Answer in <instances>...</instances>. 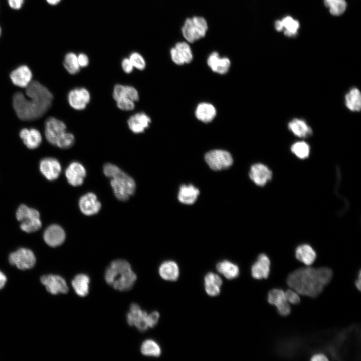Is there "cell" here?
<instances>
[{
  "mask_svg": "<svg viewBox=\"0 0 361 361\" xmlns=\"http://www.w3.org/2000/svg\"><path fill=\"white\" fill-rule=\"evenodd\" d=\"M324 4L329 9L330 13L335 16L343 14L347 6L345 0H324Z\"/></svg>",
  "mask_w": 361,
  "mask_h": 361,
  "instance_id": "39",
  "label": "cell"
},
{
  "mask_svg": "<svg viewBox=\"0 0 361 361\" xmlns=\"http://www.w3.org/2000/svg\"><path fill=\"white\" fill-rule=\"evenodd\" d=\"M360 275H361V273H360V271H359V273H358V279H357L355 281V285L357 289L359 291H360V286H361V283H360V282H361L360 277H361V276H360Z\"/></svg>",
  "mask_w": 361,
  "mask_h": 361,
  "instance_id": "49",
  "label": "cell"
},
{
  "mask_svg": "<svg viewBox=\"0 0 361 361\" xmlns=\"http://www.w3.org/2000/svg\"><path fill=\"white\" fill-rule=\"evenodd\" d=\"M160 314L157 311L148 313L136 303L131 304L126 315V320L131 326L135 327L139 331L144 332L154 327L157 324Z\"/></svg>",
  "mask_w": 361,
  "mask_h": 361,
  "instance_id": "5",
  "label": "cell"
},
{
  "mask_svg": "<svg viewBox=\"0 0 361 361\" xmlns=\"http://www.w3.org/2000/svg\"><path fill=\"white\" fill-rule=\"evenodd\" d=\"M283 29H285L284 34L288 37L296 35L299 28V23L290 16H287L282 20Z\"/></svg>",
  "mask_w": 361,
  "mask_h": 361,
  "instance_id": "38",
  "label": "cell"
},
{
  "mask_svg": "<svg viewBox=\"0 0 361 361\" xmlns=\"http://www.w3.org/2000/svg\"><path fill=\"white\" fill-rule=\"evenodd\" d=\"M86 175L84 166L76 161L71 162L65 170V176L68 182L73 186L81 185Z\"/></svg>",
  "mask_w": 361,
  "mask_h": 361,
  "instance_id": "18",
  "label": "cell"
},
{
  "mask_svg": "<svg viewBox=\"0 0 361 361\" xmlns=\"http://www.w3.org/2000/svg\"><path fill=\"white\" fill-rule=\"evenodd\" d=\"M7 282V277L5 275L0 271V289L3 288Z\"/></svg>",
  "mask_w": 361,
  "mask_h": 361,
  "instance_id": "47",
  "label": "cell"
},
{
  "mask_svg": "<svg viewBox=\"0 0 361 361\" xmlns=\"http://www.w3.org/2000/svg\"><path fill=\"white\" fill-rule=\"evenodd\" d=\"M295 257L304 264L309 266L315 261L316 253L313 248L308 244L300 245L295 250Z\"/></svg>",
  "mask_w": 361,
  "mask_h": 361,
  "instance_id": "29",
  "label": "cell"
},
{
  "mask_svg": "<svg viewBox=\"0 0 361 361\" xmlns=\"http://www.w3.org/2000/svg\"><path fill=\"white\" fill-rule=\"evenodd\" d=\"M77 59L80 68L86 67L89 65V58L85 53H80L77 55Z\"/></svg>",
  "mask_w": 361,
  "mask_h": 361,
  "instance_id": "44",
  "label": "cell"
},
{
  "mask_svg": "<svg viewBox=\"0 0 361 361\" xmlns=\"http://www.w3.org/2000/svg\"><path fill=\"white\" fill-rule=\"evenodd\" d=\"M288 127L289 130L295 136L305 138L312 135L311 128L304 120L294 118L290 121Z\"/></svg>",
  "mask_w": 361,
  "mask_h": 361,
  "instance_id": "28",
  "label": "cell"
},
{
  "mask_svg": "<svg viewBox=\"0 0 361 361\" xmlns=\"http://www.w3.org/2000/svg\"><path fill=\"white\" fill-rule=\"evenodd\" d=\"M312 361H326L328 359L326 355L322 353H318L313 355L311 358Z\"/></svg>",
  "mask_w": 361,
  "mask_h": 361,
  "instance_id": "46",
  "label": "cell"
},
{
  "mask_svg": "<svg viewBox=\"0 0 361 361\" xmlns=\"http://www.w3.org/2000/svg\"><path fill=\"white\" fill-rule=\"evenodd\" d=\"M104 278L106 283L120 291L131 289L134 285L137 276L129 263L124 259H116L106 268Z\"/></svg>",
  "mask_w": 361,
  "mask_h": 361,
  "instance_id": "3",
  "label": "cell"
},
{
  "mask_svg": "<svg viewBox=\"0 0 361 361\" xmlns=\"http://www.w3.org/2000/svg\"><path fill=\"white\" fill-rule=\"evenodd\" d=\"M345 103L351 111H359L361 109V93L359 90L353 87L349 90L345 96Z\"/></svg>",
  "mask_w": 361,
  "mask_h": 361,
  "instance_id": "34",
  "label": "cell"
},
{
  "mask_svg": "<svg viewBox=\"0 0 361 361\" xmlns=\"http://www.w3.org/2000/svg\"><path fill=\"white\" fill-rule=\"evenodd\" d=\"M285 296L288 303L297 304L300 302L299 294L293 289H288L285 291Z\"/></svg>",
  "mask_w": 361,
  "mask_h": 361,
  "instance_id": "42",
  "label": "cell"
},
{
  "mask_svg": "<svg viewBox=\"0 0 361 361\" xmlns=\"http://www.w3.org/2000/svg\"><path fill=\"white\" fill-rule=\"evenodd\" d=\"M267 301L269 304L276 306L280 315L286 316L290 313L291 307L283 290L274 288L270 290L268 293Z\"/></svg>",
  "mask_w": 361,
  "mask_h": 361,
  "instance_id": "12",
  "label": "cell"
},
{
  "mask_svg": "<svg viewBox=\"0 0 361 361\" xmlns=\"http://www.w3.org/2000/svg\"><path fill=\"white\" fill-rule=\"evenodd\" d=\"M216 269L227 279L237 277L240 273L239 268L236 264L228 261L223 260L216 265Z\"/></svg>",
  "mask_w": 361,
  "mask_h": 361,
  "instance_id": "32",
  "label": "cell"
},
{
  "mask_svg": "<svg viewBox=\"0 0 361 361\" xmlns=\"http://www.w3.org/2000/svg\"><path fill=\"white\" fill-rule=\"evenodd\" d=\"M222 280L220 276L213 272H209L204 277V286L206 293L210 296L215 297L221 292Z\"/></svg>",
  "mask_w": 361,
  "mask_h": 361,
  "instance_id": "27",
  "label": "cell"
},
{
  "mask_svg": "<svg viewBox=\"0 0 361 361\" xmlns=\"http://www.w3.org/2000/svg\"><path fill=\"white\" fill-rule=\"evenodd\" d=\"M206 20L201 16L187 18L182 27V34L188 43H194L204 37L208 31Z\"/></svg>",
  "mask_w": 361,
  "mask_h": 361,
  "instance_id": "6",
  "label": "cell"
},
{
  "mask_svg": "<svg viewBox=\"0 0 361 361\" xmlns=\"http://www.w3.org/2000/svg\"><path fill=\"white\" fill-rule=\"evenodd\" d=\"M134 68L142 70L146 67V62L143 57L138 52L132 53L129 57Z\"/></svg>",
  "mask_w": 361,
  "mask_h": 361,
  "instance_id": "41",
  "label": "cell"
},
{
  "mask_svg": "<svg viewBox=\"0 0 361 361\" xmlns=\"http://www.w3.org/2000/svg\"><path fill=\"white\" fill-rule=\"evenodd\" d=\"M270 265L269 257L265 254H260L251 266V273L252 277L258 280L267 279L269 276Z\"/></svg>",
  "mask_w": 361,
  "mask_h": 361,
  "instance_id": "19",
  "label": "cell"
},
{
  "mask_svg": "<svg viewBox=\"0 0 361 361\" xmlns=\"http://www.w3.org/2000/svg\"><path fill=\"white\" fill-rule=\"evenodd\" d=\"M216 114V110L215 107L212 104L207 103L199 104L195 111L197 119L205 123L211 121Z\"/></svg>",
  "mask_w": 361,
  "mask_h": 361,
  "instance_id": "33",
  "label": "cell"
},
{
  "mask_svg": "<svg viewBox=\"0 0 361 361\" xmlns=\"http://www.w3.org/2000/svg\"><path fill=\"white\" fill-rule=\"evenodd\" d=\"M43 239L49 246L55 247L61 245L65 239V233L63 229L57 224L49 226L44 231Z\"/></svg>",
  "mask_w": 361,
  "mask_h": 361,
  "instance_id": "20",
  "label": "cell"
},
{
  "mask_svg": "<svg viewBox=\"0 0 361 361\" xmlns=\"http://www.w3.org/2000/svg\"><path fill=\"white\" fill-rule=\"evenodd\" d=\"M103 173L111 179V186L118 200L126 201L134 193L136 189L134 180L116 165L109 163L105 164Z\"/></svg>",
  "mask_w": 361,
  "mask_h": 361,
  "instance_id": "4",
  "label": "cell"
},
{
  "mask_svg": "<svg viewBox=\"0 0 361 361\" xmlns=\"http://www.w3.org/2000/svg\"><path fill=\"white\" fill-rule=\"evenodd\" d=\"M16 218L20 222L21 229L27 233H32L40 229L42 226L40 215L36 209L22 204L18 208Z\"/></svg>",
  "mask_w": 361,
  "mask_h": 361,
  "instance_id": "7",
  "label": "cell"
},
{
  "mask_svg": "<svg viewBox=\"0 0 361 361\" xmlns=\"http://www.w3.org/2000/svg\"><path fill=\"white\" fill-rule=\"evenodd\" d=\"M205 159L210 168L216 171L229 167L233 162L231 154L223 150H213L207 152Z\"/></svg>",
  "mask_w": 361,
  "mask_h": 361,
  "instance_id": "9",
  "label": "cell"
},
{
  "mask_svg": "<svg viewBox=\"0 0 361 361\" xmlns=\"http://www.w3.org/2000/svg\"><path fill=\"white\" fill-rule=\"evenodd\" d=\"M249 175L255 184L262 186L272 178V173L264 164L256 163L251 167Z\"/></svg>",
  "mask_w": 361,
  "mask_h": 361,
  "instance_id": "21",
  "label": "cell"
},
{
  "mask_svg": "<svg viewBox=\"0 0 361 361\" xmlns=\"http://www.w3.org/2000/svg\"><path fill=\"white\" fill-rule=\"evenodd\" d=\"M113 97L117 107L124 111H130L135 107V102L139 100L137 90L133 86L116 84L113 90Z\"/></svg>",
  "mask_w": 361,
  "mask_h": 361,
  "instance_id": "8",
  "label": "cell"
},
{
  "mask_svg": "<svg viewBox=\"0 0 361 361\" xmlns=\"http://www.w3.org/2000/svg\"><path fill=\"white\" fill-rule=\"evenodd\" d=\"M291 150L298 158L304 159L309 155L310 147L308 144L305 141H297L292 145Z\"/></svg>",
  "mask_w": 361,
  "mask_h": 361,
  "instance_id": "37",
  "label": "cell"
},
{
  "mask_svg": "<svg viewBox=\"0 0 361 361\" xmlns=\"http://www.w3.org/2000/svg\"><path fill=\"white\" fill-rule=\"evenodd\" d=\"M0 34H1V29H0Z\"/></svg>",
  "mask_w": 361,
  "mask_h": 361,
  "instance_id": "51",
  "label": "cell"
},
{
  "mask_svg": "<svg viewBox=\"0 0 361 361\" xmlns=\"http://www.w3.org/2000/svg\"><path fill=\"white\" fill-rule=\"evenodd\" d=\"M63 65L67 72L71 74H77L80 71L77 55L73 52L68 53L65 55Z\"/></svg>",
  "mask_w": 361,
  "mask_h": 361,
  "instance_id": "36",
  "label": "cell"
},
{
  "mask_svg": "<svg viewBox=\"0 0 361 361\" xmlns=\"http://www.w3.org/2000/svg\"><path fill=\"white\" fill-rule=\"evenodd\" d=\"M101 203L96 195L92 192L85 194L79 200V207L81 212L85 215L91 216L97 214L101 209Z\"/></svg>",
  "mask_w": 361,
  "mask_h": 361,
  "instance_id": "16",
  "label": "cell"
},
{
  "mask_svg": "<svg viewBox=\"0 0 361 361\" xmlns=\"http://www.w3.org/2000/svg\"><path fill=\"white\" fill-rule=\"evenodd\" d=\"M332 270L328 267H302L290 273L288 285L299 294L315 298L319 295L331 280Z\"/></svg>",
  "mask_w": 361,
  "mask_h": 361,
  "instance_id": "2",
  "label": "cell"
},
{
  "mask_svg": "<svg viewBox=\"0 0 361 361\" xmlns=\"http://www.w3.org/2000/svg\"><path fill=\"white\" fill-rule=\"evenodd\" d=\"M26 96L18 92L13 95V106L18 118L23 121L42 116L51 105L53 95L45 86L33 81L26 89Z\"/></svg>",
  "mask_w": 361,
  "mask_h": 361,
  "instance_id": "1",
  "label": "cell"
},
{
  "mask_svg": "<svg viewBox=\"0 0 361 361\" xmlns=\"http://www.w3.org/2000/svg\"><path fill=\"white\" fill-rule=\"evenodd\" d=\"M10 263L21 270L32 268L35 264L36 257L32 250L20 248L9 255Z\"/></svg>",
  "mask_w": 361,
  "mask_h": 361,
  "instance_id": "10",
  "label": "cell"
},
{
  "mask_svg": "<svg viewBox=\"0 0 361 361\" xmlns=\"http://www.w3.org/2000/svg\"><path fill=\"white\" fill-rule=\"evenodd\" d=\"M90 281L89 277L85 274H79L74 277L71 284L78 296L84 297L88 294Z\"/></svg>",
  "mask_w": 361,
  "mask_h": 361,
  "instance_id": "31",
  "label": "cell"
},
{
  "mask_svg": "<svg viewBox=\"0 0 361 361\" xmlns=\"http://www.w3.org/2000/svg\"><path fill=\"white\" fill-rule=\"evenodd\" d=\"M275 28L277 31H281L283 29V26L281 20H277L275 22Z\"/></svg>",
  "mask_w": 361,
  "mask_h": 361,
  "instance_id": "48",
  "label": "cell"
},
{
  "mask_svg": "<svg viewBox=\"0 0 361 361\" xmlns=\"http://www.w3.org/2000/svg\"><path fill=\"white\" fill-rule=\"evenodd\" d=\"M199 194L198 189L193 185H183L179 188L178 199L183 204H192L197 200Z\"/></svg>",
  "mask_w": 361,
  "mask_h": 361,
  "instance_id": "30",
  "label": "cell"
},
{
  "mask_svg": "<svg viewBox=\"0 0 361 361\" xmlns=\"http://www.w3.org/2000/svg\"><path fill=\"white\" fill-rule=\"evenodd\" d=\"M39 169L47 179L54 180L59 177L61 171V166L56 159L47 157L40 162Z\"/></svg>",
  "mask_w": 361,
  "mask_h": 361,
  "instance_id": "17",
  "label": "cell"
},
{
  "mask_svg": "<svg viewBox=\"0 0 361 361\" xmlns=\"http://www.w3.org/2000/svg\"><path fill=\"white\" fill-rule=\"evenodd\" d=\"M24 0H8V3L10 6L14 9H20Z\"/></svg>",
  "mask_w": 361,
  "mask_h": 361,
  "instance_id": "45",
  "label": "cell"
},
{
  "mask_svg": "<svg viewBox=\"0 0 361 361\" xmlns=\"http://www.w3.org/2000/svg\"><path fill=\"white\" fill-rule=\"evenodd\" d=\"M151 123L150 117L144 112L137 113L131 116L127 123L129 129L135 134L143 133Z\"/></svg>",
  "mask_w": 361,
  "mask_h": 361,
  "instance_id": "23",
  "label": "cell"
},
{
  "mask_svg": "<svg viewBox=\"0 0 361 361\" xmlns=\"http://www.w3.org/2000/svg\"><path fill=\"white\" fill-rule=\"evenodd\" d=\"M19 135L24 144L30 149L37 148L42 140L40 132L35 128H23L20 131Z\"/></svg>",
  "mask_w": 361,
  "mask_h": 361,
  "instance_id": "25",
  "label": "cell"
},
{
  "mask_svg": "<svg viewBox=\"0 0 361 361\" xmlns=\"http://www.w3.org/2000/svg\"><path fill=\"white\" fill-rule=\"evenodd\" d=\"M90 101V94L85 88H76L71 90L68 95V101L70 106L76 110L84 109Z\"/></svg>",
  "mask_w": 361,
  "mask_h": 361,
  "instance_id": "15",
  "label": "cell"
},
{
  "mask_svg": "<svg viewBox=\"0 0 361 361\" xmlns=\"http://www.w3.org/2000/svg\"><path fill=\"white\" fill-rule=\"evenodd\" d=\"M207 64L216 73L223 74L229 70L231 62L227 57H220L218 52H213L208 57Z\"/></svg>",
  "mask_w": 361,
  "mask_h": 361,
  "instance_id": "24",
  "label": "cell"
},
{
  "mask_svg": "<svg viewBox=\"0 0 361 361\" xmlns=\"http://www.w3.org/2000/svg\"><path fill=\"white\" fill-rule=\"evenodd\" d=\"M141 353L146 356L157 357L161 353L160 345L152 339H147L143 342L141 345Z\"/></svg>",
  "mask_w": 361,
  "mask_h": 361,
  "instance_id": "35",
  "label": "cell"
},
{
  "mask_svg": "<svg viewBox=\"0 0 361 361\" xmlns=\"http://www.w3.org/2000/svg\"><path fill=\"white\" fill-rule=\"evenodd\" d=\"M172 60L177 65L189 63L193 60V53L189 43L181 41L176 43L170 51Z\"/></svg>",
  "mask_w": 361,
  "mask_h": 361,
  "instance_id": "14",
  "label": "cell"
},
{
  "mask_svg": "<svg viewBox=\"0 0 361 361\" xmlns=\"http://www.w3.org/2000/svg\"><path fill=\"white\" fill-rule=\"evenodd\" d=\"M66 126L62 121L53 117L48 118L45 123V135L47 141L55 145L58 139L66 132Z\"/></svg>",
  "mask_w": 361,
  "mask_h": 361,
  "instance_id": "11",
  "label": "cell"
},
{
  "mask_svg": "<svg viewBox=\"0 0 361 361\" xmlns=\"http://www.w3.org/2000/svg\"><path fill=\"white\" fill-rule=\"evenodd\" d=\"M74 141V135L72 133L66 131L58 139L55 145L60 148L66 149L71 147Z\"/></svg>",
  "mask_w": 361,
  "mask_h": 361,
  "instance_id": "40",
  "label": "cell"
},
{
  "mask_svg": "<svg viewBox=\"0 0 361 361\" xmlns=\"http://www.w3.org/2000/svg\"><path fill=\"white\" fill-rule=\"evenodd\" d=\"M121 66L123 70L128 74L131 73L134 69V67L129 58H125L122 60Z\"/></svg>",
  "mask_w": 361,
  "mask_h": 361,
  "instance_id": "43",
  "label": "cell"
},
{
  "mask_svg": "<svg viewBox=\"0 0 361 361\" xmlns=\"http://www.w3.org/2000/svg\"><path fill=\"white\" fill-rule=\"evenodd\" d=\"M42 284L48 292L53 295L65 294L68 291L66 281L61 276L49 274L42 276L40 278Z\"/></svg>",
  "mask_w": 361,
  "mask_h": 361,
  "instance_id": "13",
  "label": "cell"
},
{
  "mask_svg": "<svg viewBox=\"0 0 361 361\" xmlns=\"http://www.w3.org/2000/svg\"><path fill=\"white\" fill-rule=\"evenodd\" d=\"M160 276L166 281H174L177 280L180 275L178 264L175 261L168 260L163 262L158 269Z\"/></svg>",
  "mask_w": 361,
  "mask_h": 361,
  "instance_id": "26",
  "label": "cell"
},
{
  "mask_svg": "<svg viewBox=\"0 0 361 361\" xmlns=\"http://www.w3.org/2000/svg\"><path fill=\"white\" fill-rule=\"evenodd\" d=\"M47 2L51 5H57L58 4L61 0H46Z\"/></svg>",
  "mask_w": 361,
  "mask_h": 361,
  "instance_id": "50",
  "label": "cell"
},
{
  "mask_svg": "<svg viewBox=\"0 0 361 361\" xmlns=\"http://www.w3.org/2000/svg\"><path fill=\"white\" fill-rule=\"evenodd\" d=\"M10 77L15 86L26 88L32 82V73L28 66L21 65L11 72Z\"/></svg>",
  "mask_w": 361,
  "mask_h": 361,
  "instance_id": "22",
  "label": "cell"
}]
</instances>
